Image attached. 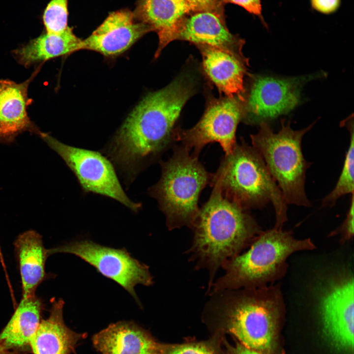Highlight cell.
I'll return each mask as SVG.
<instances>
[{
    "label": "cell",
    "instance_id": "obj_1",
    "mask_svg": "<svg viewBox=\"0 0 354 354\" xmlns=\"http://www.w3.org/2000/svg\"><path fill=\"white\" fill-rule=\"evenodd\" d=\"M196 79L190 72L145 96L126 118L101 152L112 162L127 185L156 161L173 141L175 123L195 93Z\"/></svg>",
    "mask_w": 354,
    "mask_h": 354
},
{
    "label": "cell",
    "instance_id": "obj_2",
    "mask_svg": "<svg viewBox=\"0 0 354 354\" xmlns=\"http://www.w3.org/2000/svg\"><path fill=\"white\" fill-rule=\"evenodd\" d=\"M210 294L204 319L214 333L232 334L262 354H280L278 336L285 305L279 285Z\"/></svg>",
    "mask_w": 354,
    "mask_h": 354
},
{
    "label": "cell",
    "instance_id": "obj_3",
    "mask_svg": "<svg viewBox=\"0 0 354 354\" xmlns=\"http://www.w3.org/2000/svg\"><path fill=\"white\" fill-rule=\"evenodd\" d=\"M200 208L191 229L194 232L188 250L197 268L209 272V288L218 268L249 247L262 230L248 210L225 198L218 186Z\"/></svg>",
    "mask_w": 354,
    "mask_h": 354
},
{
    "label": "cell",
    "instance_id": "obj_4",
    "mask_svg": "<svg viewBox=\"0 0 354 354\" xmlns=\"http://www.w3.org/2000/svg\"><path fill=\"white\" fill-rule=\"evenodd\" d=\"M249 247L223 264L225 273L212 284L210 294L273 284L285 275L287 260L292 254L316 248L309 238L296 239L291 231L275 228L262 231Z\"/></svg>",
    "mask_w": 354,
    "mask_h": 354
},
{
    "label": "cell",
    "instance_id": "obj_5",
    "mask_svg": "<svg viewBox=\"0 0 354 354\" xmlns=\"http://www.w3.org/2000/svg\"><path fill=\"white\" fill-rule=\"evenodd\" d=\"M210 184L217 185L225 198L247 210L271 203L277 229H282L288 220V205L279 187L260 153L244 142L225 156Z\"/></svg>",
    "mask_w": 354,
    "mask_h": 354
},
{
    "label": "cell",
    "instance_id": "obj_6",
    "mask_svg": "<svg viewBox=\"0 0 354 354\" xmlns=\"http://www.w3.org/2000/svg\"><path fill=\"white\" fill-rule=\"evenodd\" d=\"M160 164L161 177L148 193L158 202L170 230L192 228L200 209V194L210 183L212 175L182 146L176 147L172 157Z\"/></svg>",
    "mask_w": 354,
    "mask_h": 354
},
{
    "label": "cell",
    "instance_id": "obj_7",
    "mask_svg": "<svg viewBox=\"0 0 354 354\" xmlns=\"http://www.w3.org/2000/svg\"><path fill=\"white\" fill-rule=\"evenodd\" d=\"M281 123V128L276 133L267 122L260 123L259 131L250 136L252 147L262 157L287 205L310 207L305 182L311 163L303 156L301 142L313 124L296 130L284 119Z\"/></svg>",
    "mask_w": 354,
    "mask_h": 354
},
{
    "label": "cell",
    "instance_id": "obj_8",
    "mask_svg": "<svg viewBox=\"0 0 354 354\" xmlns=\"http://www.w3.org/2000/svg\"><path fill=\"white\" fill-rule=\"evenodd\" d=\"M38 135L63 160L84 193L112 198L136 213L141 208V203L132 201L126 195L113 164L101 152L65 144L41 131Z\"/></svg>",
    "mask_w": 354,
    "mask_h": 354
},
{
    "label": "cell",
    "instance_id": "obj_9",
    "mask_svg": "<svg viewBox=\"0 0 354 354\" xmlns=\"http://www.w3.org/2000/svg\"><path fill=\"white\" fill-rule=\"evenodd\" d=\"M243 112V96L213 98L195 125L188 129H175L173 140L180 142L195 157L206 144L213 142L218 143L228 155L236 144V130Z\"/></svg>",
    "mask_w": 354,
    "mask_h": 354
},
{
    "label": "cell",
    "instance_id": "obj_10",
    "mask_svg": "<svg viewBox=\"0 0 354 354\" xmlns=\"http://www.w3.org/2000/svg\"><path fill=\"white\" fill-rule=\"evenodd\" d=\"M322 75L288 78L251 75L243 94L242 119L248 124L259 125L289 113L298 104L303 85Z\"/></svg>",
    "mask_w": 354,
    "mask_h": 354
},
{
    "label": "cell",
    "instance_id": "obj_11",
    "mask_svg": "<svg viewBox=\"0 0 354 354\" xmlns=\"http://www.w3.org/2000/svg\"><path fill=\"white\" fill-rule=\"evenodd\" d=\"M56 253L73 254L89 264L123 287L140 306L135 287L138 284L149 286L153 283L148 266L132 257L125 248L115 249L85 239L48 250L49 255Z\"/></svg>",
    "mask_w": 354,
    "mask_h": 354
},
{
    "label": "cell",
    "instance_id": "obj_12",
    "mask_svg": "<svg viewBox=\"0 0 354 354\" xmlns=\"http://www.w3.org/2000/svg\"><path fill=\"white\" fill-rule=\"evenodd\" d=\"M354 275L345 271L329 279L320 291L318 307L323 331L338 350L354 349Z\"/></svg>",
    "mask_w": 354,
    "mask_h": 354
},
{
    "label": "cell",
    "instance_id": "obj_13",
    "mask_svg": "<svg viewBox=\"0 0 354 354\" xmlns=\"http://www.w3.org/2000/svg\"><path fill=\"white\" fill-rule=\"evenodd\" d=\"M148 25L138 21L133 12L121 9L109 14L103 23L82 41V50L107 57L118 55L149 32Z\"/></svg>",
    "mask_w": 354,
    "mask_h": 354
},
{
    "label": "cell",
    "instance_id": "obj_14",
    "mask_svg": "<svg viewBox=\"0 0 354 354\" xmlns=\"http://www.w3.org/2000/svg\"><path fill=\"white\" fill-rule=\"evenodd\" d=\"M180 40L200 46L223 48L242 54L244 40L232 33L226 23V16L210 10L192 11L177 25L172 40Z\"/></svg>",
    "mask_w": 354,
    "mask_h": 354
},
{
    "label": "cell",
    "instance_id": "obj_15",
    "mask_svg": "<svg viewBox=\"0 0 354 354\" xmlns=\"http://www.w3.org/2000/svg\"><path fill=\"white\" fill-rule=\"evenodd\" d=\"M92 342L101 354H164L166 345L130 321L110 324L94 334Z\"/></svg>",
    "mask_w": 354,
    "mask_h": 354
},
{
    "label": "cell",
    "instance_id": "obj_16",
    "mask_svg": "<svg viewBox=\"0 0 354 354\" xmlns=\"http://www.w3.org/2000/svg\"><path fill=\"white\" fill-rule=\"evenodd\" d=\"M42 64L30 78L22 83L0 80V144L13 142L18 135L24 131L38 135L40 131L30 121L27 108L30 103L29 85L39 71Z\"/></svg>",
    "mask_w": 354,
    "mask_h": 354
},
{
    "label": "cell",
    "instance_id": "obj_17",
    "mask_svg": "<svg viewBox=\"0 0 354 354\" xmlns=\"http://www.w3.org/2000/svg\"><path fill=\"white\" fill-rule=\"evenodd\" d=\"M202 56V65L209 79L226 96H243V78L248 59L243 54L209 46H198Z\"/></svg>",
    "mask_w": 354,
    "mask_h": 354
},
{
    "label": "cell",
    "instance_id": "obj_18",
    "mask_svg": "<svg viewBox=\"0 0 354 354\" xmlns=\"http://www.w3.org/2000/svg\"><path fill=\"white\" fill-rule=\"evenodd\" d=\"M194 11L186 0H137L133 13L138 21L156 32L159 42L155 58H158L162 50L173 41L178 23Z\"/></svg>",
    "mask_w": 354,
    "mask_h": 354
},
{
    "label": "cell",
    "instance_id": "obj_19",
    "mask_svg": "<svg viewBox=\"0 0 354 354\" xmlns=\"http://www.w3.org/2000/svg\"><path fill=\"white\" fill-rule=\"evenodd\" d=\"M64 304L61 299L54 300L48 318L41 320L30 344L33 354H71L87 336L86 333H77L65 324Z\"/></svg>",
    "mask_w": 354,
    "mask_h": 354
},
{
    "label": "cell",
    "instance_id": "obj_20",
    "mask_svg": "<svg viewBox=\"0 0 354 354\" xmlns=\"http://www.w3.org/2000/svg\"><path fill=\"white\" fill-rule=\"evenodd\" d=\"M15 250L21 276L22 297L35 295L37 287L45 277V264L48 250L42 236L33 230L20 234L16 239Z\"/></svg>",
    "mask_w": 354,
    "mask_h": 354
},
{
    "label": "cell",
    "instance_id": "obj_21",
    "mask_svg": "<svg viewBox=\"0 0 354 354\" xmlns=\"http://www.w3.org/2000/svg\"><path fill=\"white\" fill-rule=\"evenodd\" d=\"M43 308V303L36 295L22 297L0 333V339L6 347L20 353L30 347L41 322Z\"/></svg>",
    "mask_w": 354,
    "mask_h": 354
},
{
    "label": "cell",
    "instance_id": "obj_22",
    "mask_svg": "<svg viewBox=\"0 0 354 354\" xmlns=\"http://www.w3.org/2000/svg\"><path fill=\"white\" fill-rule=\"evenodd\" d=\"M82 41L68 28L58 33H45L13 52L19 63L29 67L35 63L69 55L81 50Z\"/></svg>",
    "mask_w": 354,
    "mask_h": 354
},
{
    "label": "cell",
    "instance_id": "obj_23",
    "mask_svg": "<svg viewBox=\"0 0 354 354\" xmlns=\"http://www.w3.org/2000/svg\"><path fill=\"white\" fill-rule=\"evenodd\" d=\"M350 134V142L341 174L333 189L322 201L324 207H332L340 197L354 194V134L353 118H348L343 122Z\"/></svg>",
    "mask_w": 354,
    "mask_h": 354
},
{
    "label": "cell",
    "instance_id": "obj_24",
    "mask_svg": "<svg viewBox=\"0 0 354 354\" xmlns=\"http://www.w3.org/2000/svg\"><path fill=\"white\" fill-rule=\"evenodd\" d=\"M223 338V334L214 333L206 341L166 344L164 354H226L221 346Z\"/></svg>",
    "mask_w": 354,
    "mask_h": 354
},
{
    "label": "cell",
    "instance_id": "obj_25",
    "mask_svg": "<svg viewBox=\"0 0 354 354\" xmlns=\"http://www.w3.org/2000/svg\"><path fill=\"white\" fill-rule=\"evenodd\" d=\"M68 0H51L43 15L46 32L58 33L68 28Z\"/></svg>",
    "mask_w": 354,
    "mask_h": 354
},
{
    "label": "cell",
    "instance_id": "obj_26",
    "mask_svg": "<svg viewBox=\"0 0 354 354\" xmlns=\"http://www.w3.org/2000/svg\"><path fill=\"white\" fill-rule=\"evenodd\" d=\"M354 194L351 195L350 207L342 224L331 233L330 236L341 235L340 241L344 243L351 240L354 236Z\"/></svg>",
    "mask_w": 354,
    "mask_h": 354
},
{
    "label": "cell",
    "instance_id": "obj_27",
    "mask_svg": "<svg viewBox=\"0 0 354 354\" xmlns=\"http://www.w3.org/2000/svg\"><path fill=\"white\" fill-rule=\"evenodd\" d=\"M222 1L225 5L231 3L242 7L249 13L257 16L264 25L267 27L262 14L261 0H222Z\"/></svg>",
    "mask_w": 354,
    "mask_h": 354
},
{
    "label": "cell",
    "instance_id": "obj_28",
    "mask_svg": "<svg viewBox=\"0 0 354 354\" xmlns=\"http://www.w3.org/2000/svg\"><path fill=\"white\" fill-rule=\"evenodd\" d=\"M195 11L210 10L225 14V4L222 0H186Z\"/></svg>",
    "mask_w": 354,
    "mask_h": 354
},
{
    "label": "cell",
    "instance_id": "obj_29",
    "mask_svg": "<svg viewBox=\"0 0 354 354\" xmlns=\"http://www.w3.org/2000/svg\"><path fill=\"white\" fill-rule=\"evenodd\" d=\"M313 8L324 14L335 12L340 4V0H310Z\"/></svg>",
    "mask_w": 354,
    "mask_h": 354
},
{
    "label": "cell",
    "instance_id": "obj_30",
    "mask_svg": "<svg viewBox=\"0 0 354 354\" xmlns=\"http://www.w3.org/2000/svg\"><path fill=\"white\" fill-rule=\"evenodd\" d=\"M223 343L226 348V354H262L246 348L237 341L235 346H231L223 338Z\"/></svg>",
    "mask_w": 354,
    "mask_h": 354
},
{
    "label": "cell",
    "instance_id": "obj_31",
    "mask_svg": "<svg viewBox=\"0 0 354 354\" xmlns=\"http://www.w3.org/2000/svg\"><path fill=\"white\" fill-rule=\"evenodd\" d=\"M0 354H23V353L9 349L0 339Z\"/></svg>",
    "mask_w": 354,
    "mask_h": 354
}]
</instances>
